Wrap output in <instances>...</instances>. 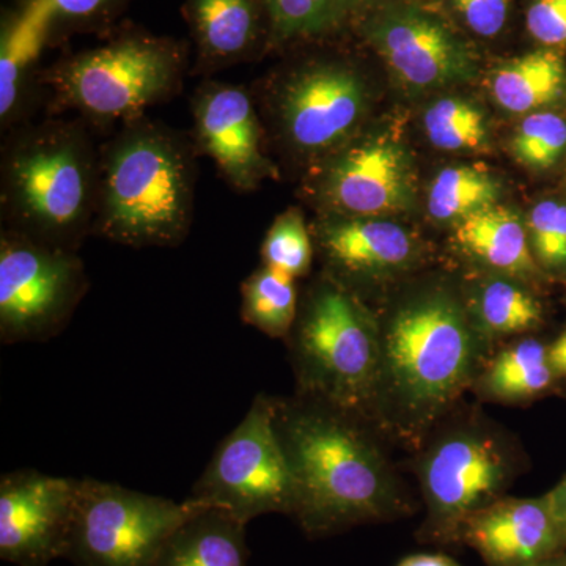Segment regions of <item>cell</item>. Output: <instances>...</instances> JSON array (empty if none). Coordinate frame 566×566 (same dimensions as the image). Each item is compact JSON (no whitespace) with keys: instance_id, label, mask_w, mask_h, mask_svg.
Instances as JSON below:
<instances>
[{"instance_id":"cell-1","label":"cell","mask_w":566,"mask_h":566,"mask_svg":"<svg viewBox=\"0 0 566 566\" xmlns=\"http://www.w3.org/2000/svg\"><path fill=\"white\" fill-rule=\"evenodd\" d=\"M274 422L293 475L292 517L308 538L415 512L385 436L368 420L294 394L274 397Z\"/></svg>"},{"instance_id":"cell-2","label":"cell","mask_w":566,"mask_h":566,"mask_svg":"<svg viewBox=\"0 0 566 566\" xmlns=\"http://www.w3.org/2000/svg\"><path fill=\"white\" fill-rule=\"evenodd\" d=\"M381 342L371 423L412 452L474 387L488 359V342L468 307L433 286L395 305L378 319Z\"/></svg>"},{"instance_id":"cell-3","label":"cell","mask_w":566,"mask_h":566,"mask_svg":"<svg viewBox=\"0 0 566 566\" xmlns=\"http://www.w3.org/2000/svg\"><path fill=\"white\" fill-rule=\"evenodd\" d=\"M193 166L185 142L132 122L99 158L93 232L132 248H170L191 229Z\"/></svg>"},{"instance_id":"cell-4","label":"cell","mask_w":566,"mask_h":566,"mask_svg":"<svg viewBox=\"0 0 566 566\" xmlns=\"http://www.w3.org/2000/svg\"><path fill=\"white\" fill-rule=\"evenodd\" d=\"M99 158L71 123H50L14 142L2 172L10 229L76 252L95 223Z\"/></svg>"},{"instance_id":"cell-5","label":"cell","mask_w":566,"mask_h":566,"mask_svg":"<svg viewBox=\"0 0 566 566\" xmlns=\"http://www.w3.org/2000/svg\"><path fill=\"white\" fill-rule=\"evenodd\" d=\"M416 453L427 509L419 538L434 545H458L465 521L505 497L524 469L512 433L479 411L453 409Z\"/></svg>"},{"instance_id":"cell-6","label":"cell","mask_w":566,"mask_h":566,"mask_svg":"<svg viewBox=\"0 0 566 566\" xmlns=\"http://www.w3.org/2000/svg\"><path fill=\"white\" fill-rule=\"evenodd\" d=\"M286 342L296 394L371 423L381 342L378 318L356 293L331 277L315 283L300 304Z\"/></svg>"},{"instance_id":"cell-7","label":"cell","mask_w":566,"mask_h":566,"mask_svg":"<svg viewBox=\"0 0 566 566\" xmlns=\"http://www.w3.org/2000/svg\"><path fill=\"white\" fill-rule=\"evenodd\" d=\"M186 51L178 41L129 33L80 52L48 81L63 107L102 120L134 122L180 84Z\"/></svg>"},{"instance_id":"cell-8","label":"cell","mask_w":566,"mask_h":566,"mask_svg":"<svg viewBox=\"0 0 566 566\" xmlns=\"http://www.w3.org/2000/svg\"><path fill=\"white\" fill-rule=\"evenodd\" d=\"M205 506L95 479L76 480L65 558L74 566H151L169 536Z\"/></svg>"},{"instance_id":"cell-9","label":"cell","mask_w":566,"mask_h":566,"mask_svg":"<svg viewBox=\"0 0 566 566\" xmlns=\"http://www.w3.org/2000/svg\"><path fill=\"white\" fill-rule=\"evenodd\" d=\"M188 499L244 524L268 513L293 515V475L275 430L274 397L256 395L244 419L216 449Z\"/></svg>"},{"instance_id":"cell-10","label":"cell","mask_w":566,"mask_h":566,"mask_svg":"<svg viewBox=\"0 0 566 566\" xmlns=\"http://www.w3.org/2000/svg\"><path fill=\"white\" fill-rule=\"evenodd\" d=\"M87 290L76 252L7 229L0 240V338L43 342L61 333Z\"/></svg>"},{"instance_id":"cell-11","label":"cell","mask_w":566,"mask_h":566,"mask_svg":"<svg viewBox=\"0 0 566 566\" xmlns=\"http://www.w3.org/2000/svg\"><path fill=\"white\" fill-rule=\"evenodd\" d=\"M359 33L409 91L472 80L479 55L455 22L423 0H390L359 17Z\"/></svg>"},{"instance_id":"cell-12","label":"cell","mask_w":566,"mask_h":566,"mask_svg":"<svg viewBox=\"0 0 566 566\" xmlns=\"http://www.w3.org/2000/svg\"><path fill=\"white\" fill-rule=\"evenodd\" d=\"M271 103L286 144L307 158H327L354 139L368 111V91L342 61H314L279 82Z\"/></svg>"},{"instance_id":"cell-13","label":"cell","mask_w":566,"mask_h":566,"mask_svg":"<svg viewBox=\"0 0 566 566\" xmlns=\"http://www.w3.org/2000/svg\"><path fill=\"white\" fill-rule=\"evenodd\" d=\"M316 175V199L337 218H386L415 202L411 156L385 136L349 140L323 159Z\"/></svg>"},{"instance_id":"cell-14","label":"cell","mask_w":566,"mask_h":566,"mask_svg":"<svg viewBox=\"0 0 566 566\" xmlns=\"http://www.w3.org/2000/svg\"><path fill=\"white\" fill-rule=\"evenodd\" d=\"M76 502V479L24 469L0 480V558L48 566L65 557Z\"/></svg>"},{"instance_id":"cell-15","label":"cell","mask_w":566,"mask_h":566,"mask_svg":"<svg viewBox=\"0 0 566 566\" xmlns=\"http://www.w3.org/2000/svg\"><path fill=\"white\" fill-rule=\"evenodd\" d=\"M193 102V125L200 150L238 191L259 188L273 175L263 153V129L251 95L238 85L208 82Z\"/></svg>"},{"instance_id":"cell-16","label":"cell","mask_w":566,"mask_h":566,"mask_svg":"<svg viewBox=\"0 0 566 566\" xmlns=\"http://www.w3.org/2000/svg\"><path fill=\"white\" fill-rule=\"evenodd\" d=\"M458 545L472 547L488 566H527L566 551L546 495H505L465 521Z\"/></svg>"},{"instance_id":"cell-17","label":"cell","mask_w":566,"mask_h":566,"mask_svg":"<svg viewBox=\"0 0 566 566\" xmlns=\"http://www.w3.org/2000/svg\"><path fill=\"white\" fill-rule=\"evenodd\" d=\"M316 244L329 268L331 279L349 283L381 281L411 270L419 244L405 227L386 218H337L319 223Z\"/></svg>"},{"instance_id":"cell-18","label":"cell","mask_w":566,"mask_h":566,"mask_svg":"<svg viewBox=\"0 0 566 566\" xmlns=\"http://www.w3.org/2000/svg\"><path fill=\"white\" fill-rule=\"evenodd\" d=\"M182 13L200 69L221 70L248 62L271 46L263 0H185Z\"/></svg>"},{"instance_id":"cell-19","label":"cell","mask_w":566,"mask_h":566,"mask_svg":"<svg viewBox=\"0 0 566 566\" xmlns=\"http://www.w3.org/2000/svg\"><path fill=\"white\" fill-rule=\"evenodd\" d=\"M455 243L495 274L528 281L539 273L526 223L512 208L494 205L469 216L455 226Z\"/></svg>"},{"instance_id":"cell-20","label":"cell","mask_w":566,"mask_h":566,"mask_svg":"<svg viewBox=\"0 0 566 566\" xmlns=\"http://www.w3.org/2000/svg\"><path fill=\"white\" fill-rule=\"evenodd\" d=\"M245 526L216 509H200L167 539L151 566H249Z\"/></svg>"},{"instance_id":"cell-21","label":"cell","mask_w":566,"mask_h":566,"mask_svg":"<svg viewBox=\"0 0 566 566\" xmlns=\"http://www.w3.org/2000/svg\"><path fill=\"white\" fill-rule=\"evenodd\" d=\"M557 378L549 346L526 337L493 354L472 389L495 403H526L547 392Z\"/></svg>"},{"instance_id":"cell-22","label":"cell","mask_w":566,"mask_h":566,"mask_svg":"<svg viewBox=\"0 0 566 566\" xmlns=\"http://www.w3.org/2000/svg\"><path fill=\"white\" fill-rule=\"evenodd\" d=\"M490 87L494 102L510 114L545 109L566 91L562 52L538 48L510 59L491 71Z\"/></svg>"},{"instance_id":"cell-23","label":"cell","mask_w":566,"mask_h":566,"mask_svg":"<svg viewBox=\"0 0 566 566\" xmlns=\"http://www.w3.org/2000/svg\"><path fill=\"white\" fill-rule=\"evenodd\" d=\"M476 329L488 344L538 329L543 307L520 279L495 274L480 283L468 307Z\"/></svg>"},{"instance_id":"cell-24","label":"cell","mask_w":566,"mask_h":566,"mask_svg":"<svg viewBox=\"0 0 566 566\" xmlns=\"http://www.w3.org/2000/svg\"><path fill=\"white\" fill-rule=\"evenodd\" d=\"M294 281L292 275L264 264L249 275L241 286L244 323L268 337L286 340L300 311V294Z\"/></svg>"},{"instance_id":"cell-25","label":"cell","mask_w":566,"mask_h":566,"mask_svg":"<svg viewBox=\"0 0 566 566\" xmlns=\"http://www.w3.org/2000/svg\"><path fill=\"white\" fill-rule=\"evenodd\" d=\"M501 182L475 166L447 167L431 182L428 212L438 222L460 223L475 212L497 205Z\"/></svg>"},{"instance_id":"cell-26","label":"cell","mask_w":566,"mask_h":566,"mask_svg":"<svg viewBox=\"0 0 566 566\" xmlns=\"http://www.w3.org/2000/svg\"><path fill=\"white\" fill-rule=\"evenodd\" d=\"M52 25L51 18L36 3L21 0L20 10L7 24L0 55V112L9 115L18 102L22 71L39 55Z\"/></svg>"},{"instance_id":"cell-27","label":"cell","mask_w":566,"mask_h":566,"mask_svg":"<svg viewBox=\"0 0 566 566\" xmlns=\"http://www.w3.org/2000/svg\"><path fill=\"white\" fill-rule=\"evenodd\" d=\"M271 44L322 40L353 21L348 0H263Z\"/></svg>"},{"instance_id":"cell-28","label":"cell","mask_w":566,"mask_h":566,"mask_svg":"<svg viewBox=\"0 0 566 566\" xmlns=\"http://www.w3.org/2000/svg\"><path fill=\"white\" fill-rule=\"evenodd\" d=\"M423 129L430 144L442 151H479L490 140L483 111L460 96H444L431 103L424 111Z\"/></svg>"},{"instance_id":"cell-29","label":"cell","mask_w":566,"mask_h":566,"mask_svg":"<svg viewBox=\"0 0 566 566\" xmlns=\"http://www.w3.org/2000/svg\"><path fill=\"white\" fill-rule=\"evenodd\" d=\"M314 259L311 232L305 226L303 214L297 210L283 212L271 226L262 245L264 266L274 268L292 275L303 277L308 273Z\"/></svg>"},{"instance_id":"cell-30","label":"cell","mask_w":566,"mask_h":566,"mask_svg":"<svg viewBox=\"0 0 566 566\" xmlns=\"http://www.w3.org/2000/svg\"><path fill=\"white\" fill-rule=\"evenodd\" d=\"M565 150L566 120L554 112L528 114L517 126L512 139L513 155L528 169H549Z\"/></svg>"},{"instance_id":"cell-31","label":"cell","mask_w":566,"mask_h":566,"mask_svg":"<svg viewBox=\"0 0 566 566\" xmlns=\"http://www.w3.org/2000/svg\"><path fill=\"white\" fill-rule=\"evenodd\" d=\"M528 241L536 263L551 273L566 271V203L543 200L527 219Z\"/></svg>"},{"instance_id":"cell-32","label":"cell","mask_w":566,"mask_h":566,"mask_svg":"<svg viewBox=\"0 0 566 566\" xmlns=\"http://www.w3.org/2000/svg\"><path fill=\"white\" fill-rule=\"evenodd\" d=\"M453 22L469 35L495 40L509 28L513 0H449Z\"/></svg>"},{"instance_id":"cell-33","label":"cell","mask_w":566,"mask_h":566,"mask_svg":"<svg viewBox=\"0 0 566 566\" xmlns=\"http://www.w3.org/2000/svg\"><path fill=\"white\" fill-rule=\"evenodd\" d=\"M526 31L543 50H566V0H531Z\"/></svg>"},{"instance_id":"cell-34","label":"cell","mask_w":566,"mask_h":566,"mask_svg":"<svg viewBox=\"0 0 566 566\" xmlns=\"http://www.w3.org/2000/svg\"><path fill=\"white\" fill-rule=\"evenodd\" d=\"M36 3L52 22H99L109 20L126 0H29Z\"/></svg>"},{"instance_id":"cell-35","label":"cell","mask_w":566,"mask_h":566,"mask_svg":"<svg viewBox=\"0 0 566 566\" xmlns=\"http://www.w3.org/2000/svg\"><path fill=\"white\" fill-rule=\"evenodd\" d=\"M547 504L551 506L554 517H556L558 528L564 535L566 542V475L554 486L549 493H546Z\"/></svg>"},{"instance_id":"cell-36","label":"cell","mask_w":566,"mask_h":566,"mask_svg":"<svg viewBox=\"0 0 566 566\" xmlns=\"http://www.w3.org/2000/svg\"><path fill=\"white\" fill-rule=\"evenodd\" d=\"M397 566H463L444 554H412L398 562Z\"/></svg>"},{"instance_id":"cell-37","label":"cell","mask_w":566,"mask_h":566,"mask_svg":"<svg viewBox=\"0 0 566 566\" xmlns=\"http://www.w3.org/2000/svg\"><path fill=\"white\" fill-rule=\"evenodd\" d=\"M549 357L558 378L566 376V329L549 345Z\"/></svg>"},{"instance_id":"cell-38","label":"cell","mask_w":566,"mask_h":566,"mask_svg":"<svg viewBox=\"0 0 566 566\" xmlns=\"http://www.w3.org/2000/svg\"><path fill=\"white\" fill-rule=\"evenodd\" d=\"M349 7L353 11V20L363 17L367 11L376 9V7L382 6V3L390 2V0H348Z\"/></svg>"},{"instance_id":"cell-39","label":"cell","mask_w":566,"mask_h":566,"mask_svg":"<svg viewBox=\"0 0 566 566\" xmlns=\"http://www.w3.org/2000/svg\"><path fill=\"white\" fill-rule=\"evenodd\" d=\"M527 566H566V551H564V553L556 554V556L543 558V560L535 562V564Z\"/></svg>"}]
</instances>
